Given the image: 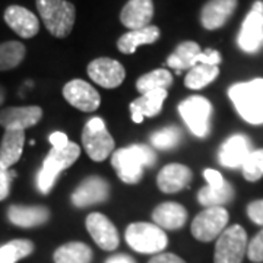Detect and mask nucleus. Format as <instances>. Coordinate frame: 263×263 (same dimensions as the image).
Listing matches in <instances>:
<instances>
[{"label": "nucleus", "mask_w": 263, "mask_h": 263, "mask_svg": "<svg viewBox=\"0 0 263 263\" xmlns=\"http://www.w3.org/2000/svg\"><path fill=\"white\" fill-rule=\"evenodd\" d=\"M48 141H50V145H51V149L56 151H63L70 143L67 135L63 133V132H54V133H51L50 138H48Z\"/></svg>", "instance_id": "58836bf2"}, {"label": "nucleus", "mask_w": 263, "mask_h": 263, "mask_svg": "<svg viewBox=\"0 0 263 263\" xmlns=\"http://www.w3.org/2000/svg\"><path fill=\"white\" fill-rule=\"evenodd\" d=\"M203 177L208 181V187L211 189H221L224 187V184H226L227 181L222 177V174L219 173V171H216V170L212 168H208L203 171Z\"/></svg>", "instance_id": "4c0bfd02"}, {"label": "nucleus", "mask_w": 263, "mask_h": 263, "mask_svg": "<svg viewBox=\"0 0 263 263\" xmlns=\"http://www.w3.org/2000/svg\"><path fill=\"white\" fill-rule=\"evenodd\" d=\"M5 98H6V91H5V88L0 85V105L5 103Z\"/></svg>", "instance_id": "79ce46f5"}, {"label": "nucleus", "mask_w": 263, "mask_h": 263, "mask_svg": "<svg viewBox=\"0 0 263 263\" xmlns=\"http://www.w3.org/2000/svg\"><path fill=\"white\" fill-rule=\"evenodd\" d=\"M148 263H186L181 257L173 253H158L154 256Z\"/></svg>", "instance_id": "ea45409f"}, {"label": "nucleus", "mask_w": 263, "mask_h": 263, "mask_svg": "<svg viewBox=\"0 0 263 263\" xmlns=\"http://www.w3.org/2000/svg\"><path fill=\"white\" fill-rule=\"evenodd\" d=\"M5 22L8 24L13 32H16L19 37L32 38L35 37L40 31V21L31 12L18 5H12L3 13Z\"/></svg>", "instance_id": "dca6fc26"}, {"label": "nucleus", "mask_w": 263, "mask_h": 263, "mask_svg": "<svg viewBox=\"0 0 263 263\" xmlns=\"http://www.w3.org/2000/svg\"><path fill=\"white\" fill-rule=\"evenodd\" d=\"M202 54L200 46L195 41H184L177 46L176 51L168 56L167 65L174 69L177 73H181V70H190L193 66L199 63V57Z\"/></svg>", "instance_id": "a878e982"}, {"label": "nucleus", "mask_w": 263, "mask_h": 263, "mask_svg": "<svg viewBox=\"0 0 263 263\" xmlns=\"http://www.w3.org/2000/svg\"><path fill=\"white\" fill-rule=\"evenodd\" d=\"M25 145V130H5L0 143V164L5 168L15 165L21 157Z\"/></svg>", "instance_id": "393cba45"}, {"label": "nucleus", "mask_w": 263, "mask_h": 263, "mask_svg": "<svg viewBox=\"0 0 263 263\" xmlns=\"http://www.w3.org/2000/svg\"><path fill=\"white\" fill-rule=\"evenodd\" d=\"M152 16H154L152 0H129L120 12L122 24L130 31L148 27L152 21Z\"/></svg>", "instance_id": "412c9836"}, {"label": "nucleus", "mask_w": 263, "mask_h": 263, "mask_svg": "<svg viewBox=\"0 0 263 263\" xmlns=\"http://www.w3.org/2000/svg\"><path fill=\"white\" fill-rule=\"evenodd\" d=\"M27 53V48L18 41H6L0 44V70L18 67Z\"/></svg>", "instance_id": "7c9ffc66"}, {"label": "nucleus", "mask_w": 263, "mask_h": 263, "mask_svg": "<svg viewBox=\"0 0 263 263\" xmlns=\"http://www.w3.org/2000/svg\"><path fill=\"white\" fill-rule=\"evenodd\" d=\"M85 226L97 246L101 247L103 250L111 252L119 247V243H120L119 231L105 215L100 212H92L86 216Z\"/></svg>", "instance_id": "4468645a"}, {"label": "nucleus", "mask_w": 263, "mask_h": 263, "mask_svg": "<svg viewBox=\"0 0 263 263\" xmlns=\"http://www.w3.org/2000/svg\"><path fill=\"white\" fill-rule=\"evenodd\" d=\"M228 97L237 113L247 123H263V79L257 78L249 82H240L228 89Z\"/></svg>", "instance_id": "f03ea898"}, {"label": "nucleus", "mask_w": 263, "mask_h": 263, "mask_svg": "<svg viewBox=\"0 0 263 263\" xmlns=\"http://www.w3.org/2000/svg\"><path fill=\"white\" fill-rule=\"evenodd\" d=\"M16 177V173L9 168H5L0 164V202L5 200L9 196L10 192V181Z\"/></svg>", "instance_id": "c9c22d12"}, {"label": "nucleus", "mask_w": 263, "mask_h": 263, "mask_svg": "<svg viewBox=\"0 0 263 263\" xmlns=\"http://www.w3.org/2000/svg\"><path fill=\"white\" fill-rule=\"evenodd\" d=\"M247 257L254 263L263 262V230L254 235V238L247 245Z\"/></svg>", "instance_id": "f704fd0d"}, {"label": "nucleus", "mask_w": 263, "mask_h": 263, "mask_svg": "<svg viewBox=\"0 0 263 263\" xmlns=\"http://www.w3.org/2000/svg\"><path fill=\"white\" fill-rule=\"evenodd\" d=\"M105 263H136L133 259H132L130 256H127V254H116V256H111V257H108Z\"/></svg>", "instance_id": "a19ab883"}, {"label": "nucleus", "mask_w": 263, "mask_h": 263, "mask_svg": "<svg viewBox=\"0 0 263 263\" xmlns=\"http://www.w3.org/2000/svg\"><path fill=\"white\" fill-rule=\"evenodd\" d=\"M250 152L252 148L249 138L245 135H233L222 143L218 154V160L227 168H237L243 165Z\"/></svg>", "instance_id": "a211bd4d"}, {"label": "nucleus", "mask_w": 263, "mask_h": 263, "mask_svg": "<svg viewBox=\"0 0 263 263\" xmlns=\"http://www.w3.org/2000/svg\"><path fill=\"white\" fill-rule=\"evenodd\" d=\"M155 161V152L149 146L141 143L114 151L111 154V165L116 170L119 179L126 184L139 183L143 176V170L152 167Z\"/></svg>", "instance_id": "f257e3e1"}, {"label": "nucleus", "mask_w": 263, "mask_h": 263, "mask_svg": "<svg viewBox=\"0 0 263 263\" xmlns=\"http://www.w3.org/2000/svg\"><path fill=\"white\" fill-rule=\"evenodd\" d=\"M34 252V243L29 240H12L0 246V263H16Z\"/></svg>", "instance_id": "2f4dec72"}, {"label": "nucleus", "mask_w": 263, "mask_h": 263, "mask_svg": "<svg viewBox=\"0 0 263 263\" xmlns=\"http://www.w3.org/2000/svg\"><path fill=\"white\" fill-rule=\"evenodd\" d=\"M152 219L162 230H179L187 221V211L176 202H164L154 209Z\"/></svg>", "instance_id": "5701e85b"}, {"label": "nucleus", "mask_w": 263, "mask_h": 263, "mask_svg": "<svg viewBox=\"0 0 263 263\" xmlns=\"http://www.w3.org/2000/svg\"><path fill=\"white\" fill-rule=\"evenodd\" d=\"M173 85V76L165 69H155L149 73L142 75L136 81V89L141 94H146L155 89H168Z\"/></svg>", "instance_id": "c85d7f7f"}, {"label": "nucleus", "mask_w": 263, "mask_h": 263, "mask_svg": "<svg viewBox=\"0 0 263 263\" xmlns=\"http://www.w3.org/2000/svg\"><path fill=\"white\" fill-rule=\"evenodd\" d=\"M110 196L108 181L100 176L86 177L72 193V205L76 208H88L103 203Z\"/></svg>", "instance_id": "f8f14e48"}, {"label": "nucleus", "mask_w": 263, "mask_h": 263, "mask_svg": "<svg viewBox=\"0 0 263 263\" xmlns=\"http://www.w3.org/2000/svg\"><path fill=\"white\" fill-rule=\"evenodd\" d=\"M81 155V148L75 142H70L63 151L51 149L43 161V167L38 171L37 187L40 193L47 195L54 187L57 177L62 171L70 168Z\"/></svg>", "instance_id": "20e7f679"}, {"label": "nucleus", "mask_w": 263, "mask_h": 263, "mask_svg": "<svg viewBox=\"0 0 263 263\" xmlns=\"http://www.w3.org/2000/svg\"><path fill=\"white\" fill-rule=\"evenodd\" d=\"M8 219L21 228H34L46 224L50 219V211L46 206H22L12 205L8 209Z\"/></svg>", "instance_id": "4be33fe9"}, {"label": "nucleus", "mask_w": 263, "mask_h": 263, "mask_svg": "<svg viewBox=\"0 0 263 263\" xmlns=\"http://www.w3.org/2000/svg\"><path fill=\"white\" fill-rule=\"evenodd\" d=\"M247 181H257L263 177V149L252 151L241 165Z\"/></svg>", "instance_id": "72a5a7b5"}, {"label": "nucleus", "mask_w": 263, "mask_h": 263, "mask_svg": "<svg viewBox=\"0 0 263 263\" xmlns=\"http://www.w3.org/2000/svg\"><path fill=\"white\" fill-rule=\"evenodd\" d=\"M160 35V28L155 25H148V27L141 29H133V31L123 34L122 37L119 38L117 48L122 51L123 54H132L138 50L139 46L154 44L155 41H158Z\"/></svg>", "instance_id": "b1692460"}, {"label": "nucleus", "mask_w": 263, "mask_h": 263, "mask_svg": "<svg viewBox=\"0 0 263 263\" xmlns=\"http://www.w3.org/2000/svg\"><path fill=\"white\" fill-rule=\"evenodd\" d=\"M54 263H91L92 250L81 241H72L60 246L54 252Z\"/></svg>", "instance_id": "bb28decb"}, {"label": "nucleus", "mask_w": 263, "mask_h": 263, "mask_svg": "<svg viewBox=\"0 0 263 263\" xmlns=\"http://www.w3.org/2000/svg\"><path fill=\"white\" fill-rule=\"evenodd\" d=\"M126 241L135 252L143 254L160 253L168 245L164 230L149 222L130 224L126 230Z\"/></svg>", "instance_id": "39448f33"}, {"label": "nucleus", "mask_w": 263, "mask_h": 263, "mask_svg": "<svg viewBox=\"0 0 263 263\" xmlns=\"http://www.w3.org/2000/svg\"><path fill=\"white\" fill-rule=\"evenodd\" d=\"M86 72L95 84L107 89L120 86L126 78V70L122 63L110 57L94 59L86 67Z\"/></svg>", "instance_id": "9b49d317"}, {"label": "nucleus", "mask_w": 263, "mask_h": 263, "mask_svg": "<svg viewBox=\"0 0 263 263\" xmlns=\"http://www.w3.org/2000/svg\"><path fill=\"white\" fill-rule=\"evenodd\" d=\"M247 253V234L241 226L226 228L218 237L214 263H241Z\"/></svg>", "instance_id": "0eeeda50"}, {"label": "nucleus", "mask_w": 263, "mask_h": 263, "mask_svg": "<svg viewBox=\"0 0 263 263\" xmlns=\"http://www.w3.org/2000/svg\"><path fill=\"white\" fill-rule=\"evenodd\" d=\"M37 9L47 31L57 38H66L73 29L76 9L67 0H37Z\"/></svg>", "instance_id": "7ed1b4c3"}, {"label": "nucleus", "mask_w": 263, "mask_h": 263, "mask_svg": "<svg viewBox=\"0 0 263 263\" xmlns=\"http://www.w3.org/2000/svg\"><path fill=\"white\" fill-rule=\"evenodd\" d=\"M179 113L190 132L197 138H206L211 129L212 105L206 98L193 95L179 104Z\"/></svg>", "instance_id": "6e6552de"}, {"label": "nucleus", "mask_w": 263, "mask_h": 263, "mask_svg": "<svg viewBox=\"0 0 263 263\" xmlns=\"http://www.w3.org/2000/svg\"><path fill=\"white\" fill-rule=\"evenodd\" d=\"M247 215L257 226H263V199L254 200L247 206Z\"/></svg>", "instance_id": "e433bc0d"}, {"label": "nucleus", "mask_w": 263, "mask_h": 263, "mask_svg": "<svg viewBox=\"0 0 263 263\" xmlns=\"http://www.w3.org/2000/svg\"><path fill=\"white\" fill-rule=\"evenodd\" d=\"M82 145L92 161L101 162L114 152V139L107 130L101 117H92L86 122L82 132Z\"/></svg>", "instance_id": "423d86ee"}, {"label": "nucleus", "mask_w": 263, "mask_h": 263, "mask_svg": "<svg viewBox=\"0 0 263 263\" xmlns=\"http://www.w3.org/2000/svg\"><path fill=\"white\" fill-rule=\"evenodd\" d=\"M43 119V110L38 105L8 107L0 111V126L5 130H25L35 126Z\"/></svg>", "instance_id": "2eb2a0df"}, {"label": "nucleus", "mask_w": 263, "mask_h": 263, "mask_svg": "<svg viewBox=\"0 0 263 263\" xmlns=\"http://www.w3.org/2000/svg\"><path fill=\"white\" fill-rule=\"evenodd\" d=\"M218 75H219L218 66L197 63L187 72V75L184 78V85L189 89H202L211 82H214Z\"/></svg>", "instance_id": "cd10ccee"}, {"label": "nucleus", "mask_w": 263, "mask_h": 263, "mask_svg": "<svg viewBox=\"0 0 263 263\" xmlns=\"http://www.w3.org/2000/svg\"><path fill=\"white\" fill-rule=\"evenodd\" d=\"M63 97L72 107L84 113H92L101 104V97L98 91L82 79L69 81L63 86Z\"/></svg>", "instance_id": "ddd939ff"}, {"label": "nucleus", "mask_w": 263, "mask_h": 263, "mask_svg": "<svg viewBox=\"0 0 263 263\" xmlns=\"http://www.w3.org/2000/svg\"><path fill=\"white\" fill-rule=\"evenodd\" d=\"M183 139V133L176 126H168L151 135V143L154 148L161 151H168L176 148Z\"/></svg>", "instance_id": "473e14b6"}, {"label": "nucleus", "mask_w": 263, "mask_h": 263, "mask_svg": "<svg viewBox=\"0 0 263 263\" xmlns=\"http://www.w3.org/2000/svg\"><path fill=\"white\" fill-rule=\"evenodd\" d=\"M228 219L230 215L224 206L205 208V211L197 214L196 218L193 219L190 231L196 240L209 243L215 240L216 237H219L226 230Z\"/></svg>", "instance_id": "1a4fd4ad"}, {"label": "nucleus", "mask_w": 263, "mask_h": 263, "mask_svg": "<svg viewBox=\"0 0 263 263\" xmlns=\"http://www.w3.org/2000/svg\"><path fill=\"white\" fill-rule=\"evenodd\" d=\"M193 179V173L184 164H168L162 167L157 177V184L162 193L173 195L186 189Z\"/></svg>", "instance_id": "f3484780"}, {"label": "nucleus", "mask_w": 263, "mask_h": 263, "mask_svg": "<svg viewBox=\"0 0 263 263\" xmlns=\"http://www.w3.org/2000/svg\"><path fill=\"white\" fill-rule=\"evenodd\" d=\"M234 197V189L227 181L224 187L221 189H211L202 187L197 193V200L202 206L214 208V206H224L226 203L231 202Z\"/></svg>", "instance_id": "c756f323"}, {"label": "nucleus", "mask_w": 263, "mask_h": 263, "mask_svg": "<svg viewBox=\"0 0 263 263\" xmlns=\"http://www.w3.org/2000/svg\"><path fill=\"white\" fill-rule=\"evenodd\" d=\"M238 47L246 53H256L263 43V2H254L237 38Z\"/></svg>", "instance_id": "9d476101"}, {"label": "nucleus", "mask_w": 263, "mask_h": 263, "mask_svg": "<svg viewBox=\"0 0 263 263\" xmlns=\"http://www.w3.org/2000/svg\"><path fill=\"white\" fill-rule=\"evenodd\" d=\"M167 95H168L167 89H155L146 94H142V97L132 101L129 107L132 120L135 123H142L143 119L158 116L162 110V104L165 101Z\"/></svg>", "instance_id": "aec40b11"}, {"label": "nucleus", "mask_w": 263, "mask_h": 263, "mask_svg": "<svg viewBox=\"0 0 263 263\" xmlns=\"http://www.w3.org/2000/svg\"><path fill=\"white\" fill-rule=\"evenodd\" d=\"M237 3V0H209L200 12V22L203 28L214 31L224 27L234 13Z\"/></svg>", "instance_id": "6ab92c4d"}]
</instances>
